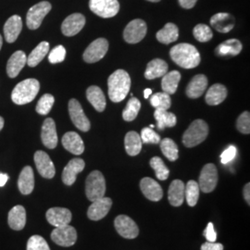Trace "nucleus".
<instances>
[{"mask_svg":"<svg viewBox=\"0 0 250 250\" xmlns=\"http://www.w3.org/2000/svg\"><path fill=\"white\" fill-rule=\"evenodd\" d=\"M146 23L141 19H135L125 27L124 38L129 44H136L143 40L146 35Z\"/></svg>","mask_w":250,"mask_h":250,"instance_id":"6e6552de","label":"nucleus"},{"mask_svg":"<svg viewBox=\"0 0 250 250\" xmlns=\"http://www.w3.org/2000/svg\"><path fill=\"white\" fill-rule=\"evenodd\" d=\"M241 42L237 39H229L216 47L215 52L219 56H237L241 52Z\"/></svg>","mask_w":250,"mask_h":250,"instance_id":"f704fd0d","label":"nucleus"},{"mask_svg":"<svg viewBox=\"0 0 250 250\" xmlns=\"http://www.w3.org/2000/svg\"><path fill=\"white\" fill-rule=\"evenodd\" d=\"M108 43L105 38H99L93 41L83 52V61L87 63L98 62L107 54Z\"/></svg>","mask_w":250,"mask_h":250,"instance_id":"9b49d317","label":"nucleus"},{"mask_svg":"<svg viewBox=\"0 0 250 250\" xmlns=\"http://www.w3.org/2000/svg\"><path fill=\"white\" fill-rule=\"evenodd\" d=\"M89 8L101 18H112L118 14L120 4L118 0H90Z\"/></svg>","mask_w":250,"mask_h":250,"instance_id":"0eeeda50","label":"nucleus"},{"mask_svg":"<svg viewBox=\"0 0 250 250\" xmlns=\"http://www.w3.org/2000/svg\"><path fill=\"white\" fill-rule=\"evenodd\" d=\"M8 223L9 227L15 231H21L26 224V210L22 206L13 207L9 212Z\"/></svg>","mask_w":250,"mask_h":250,"instance_id":"a878e982","label":"nucleus"},{"mask_svg":"<svg viewBox=\"0 0 250 250\" xmlns=\"http://www.w3.org/2000/svg\"><path fill=\"white\" fill-rule=\"evenodd\" d=\"M125 150L129 156H137L142 149V140L136 132H129L125 135Z\"/></svg>","mask_w":250,"mask_h":250,"instance_id":"2f4dec72","label":"nucleus"},{"mask_svg":"<svg viewBox=\"0 0 250 250\" xmlns=\"http://www.w3.org/2000/svg\"><path fill=\"white\" fill-rule=\"evenodd\" d=\"M51 4L47 1H42L33 6L28 10L26 16V24L30 30L38 29L43 20L51 10Z\"/></svg>","mask_w":250,"mask_h":250,"instance_id":"423d86ee","label":"nucleus"},{"mask_svg":"<svg viewBox=\"0 0 250 250\" xmlns=\"http://www.w3.org/2000/svg\"><path fill=\"white\" fill-rule=\"evenodd\" d=\"M201 250H224V246L216 242H206L201 246Z\"/></svg>","mask_w":250,"mask_h":250,"instance_id":"603ef678","label":"nucleus"},{"mask_svg":"<svg viewBox=\"0 0 250 250\" xmlns=\"http://www.w3.org/2000/svg\"><path fill=\"white\" fill-rule=\"evenodd\" d=\"M118 233L126 239H134L138 236L139 228L135 222L127 215H119L114 221Z\"/></svg>","mask_w":250,"mask_h":250,"instance_id":"f8f14e48","label":"nucleus"},{"mask_svg":"<svg viewBox=\"0 0 250 250\" xmlns=\"http://www.w3.org/2000/svg\"><path fill=\"white\" fill-rule=\"evenodd\" d=\"M141 140L145 144H159L161 142V136L153 131L151 128H144L141 131Z\"/></svg>","mask_w":250,"mask_h":250,"instance_id":"de8ad7c7","label":"nucleus"},{"mask_svg":"<svg viewBox=\"0 0 250 250\" xmlns=\"http://www.w3.org/2000/svg\"><path fill=\"white\" fill-rule=\"evenodd\" d=\"M185 188L186 185L181 180H174L171 182L168 191V199L170 205L173 207L183 205L185 200Z\"/></svg>","mask_w":250,"mask_h":250,"instance_id":"cd10ccee","label":"nucleus"},{"mask_svg":"<svg viewBox=\"0 0 250 250\" xmlns=\"http://www.w3.org/2000/svg\"><path fill=\"white\" fill-rule=\"evenodd\" d=\"M147 1H150V2H160L161 0H147Z\"/></svg>","mask_w":250,"mask_h":250,"instance_id":"052dcab7","label":"nucleus"},{"mask_svg":"<svg viewBox=\"0 0 250 250\" xmlns=\"http://www.w3.org/2000/svg\"><path fill=\"white\" fill-rule=\"evenodd\" d=\"M35 163L36 169L42 177L52 179L56 174L54 163L45 152L39 150L35 154Z\"/></svg>","mask_w":250,"mask_h":250,"instance_id":"4468645a","label":"nucleus"},{"mask_svg":"<svg viewBox=\"0 0 250 250\" xmlns=\"http://www.w3.org/2000/svg\"><path fill=\"white\" fill-rule=\"evenodd\" d=\"M86 98L91 105L96 108V110H98L99 112L104 111L107 102L104 93L99 86L92 85L88 87L86 90Z\"/></svg>","mask_w":250,"mask_h":250,"instance_id":"7c9ffc66","label":"nucleus"},{"mask_svg":"<svg viewBox=\"0 0 250 250\" xmlns=\"http://www.w3.org/2000/svg\"><path fill=\"white\" fill-rule=\"evenodd\" d=\"M41 139L45 147L49 149H54L58 145V134L53 119H45L42 125Z\"/></svg>","mask_w":250,"mask_h":250,"instance_id":"6ab92c4d","label":"nucleus"},{"mask_svg":"<svg viewBox=\"0 0 250 250\" xmlns=\"http://www.w3.org/2000/svg\"><path fill=\"white\" fill-rule=\"evenodd\" d=\"M208 134V126L203 120L194 121L183 135V143L188 147H194L205 141Z\"/></svg>","mask_w":250,"mask_h":250,"instance_id":"20e7f679","label":"nucleus"},{"mask_svg":"<svg viewBox=\"0 0 250 250\" xmlns=\"http://www.w3.org/2000/svg\"><path fill=\"white\" fill-rule=\"evenodd\" d=\"M243 195H244V198L247 201V203L250 205V184L248 183L245 187H244V190H243Z\"/></svg>","mask_w":250,"mask_h":250,"instance_id":"5fc2aeb1","label":"nucleus"},{"mask_svg":"<svg viewBox=\"0 0 250 250\" xmlns=\"http://www.w3.org/2000/svg\"><path fill=\"white\" fill-rule=\"evenodd\" d=\"M149 164L152 167V169L155 170L157 178L161 181H165L167 180L169 175H170V170L165 165V163L161 160L160 157H154L152 158Z\"/></svg>","mask_w":250,"mask_h":250,"instance_id":"a19ab883","label":"nucleus"},{"mask_svg":"<svg viewBox=\"0 0 250 250\" xmlns=\"http://www.w3.org/2000/svg\"><path fill=\"white\" fill-rule=\"evenodd\" d=\"M112 206V200L109 197H101L92 202L88 208L87 216L91 221H99L107 216Z\"/></svg>","mask_w":250,"mask_h":250,"instance_id":"2eb2a0df","label":"nucleus"},{"mask_svg":"<svg viewBox=\"0 0 250 250\" xmlns=\"http://www.w3.org/2000/svg\"><path fill=\"white\" fill-rule=\"evenodd\" d=\"M27 250H50L45 238L40 235H33L27 243Z\"/></svg>","mask_w":250,"mask_h":250,"instance_id":"a18cd8bd","label":"nucleus"},{"mask_svg":"<svg viewBox=\"0 0 250 250\" xmlns=\"http://www.w3.org/2000/svg\"><path fill=\"white\" fill-rule=\"evenodd\" d=\"M106 181L99 170H94L85 181V195L91 202L105 197Z\"/></svg>","mask_w":250,"mask_h":250,"instance_id":"39448f33","label":"nucleus"},{"mask_svg":"<svg viewBox=\"0 0 250 250\" xmlns=\"http://www.w3.org/2000/svg\"><path fill=\"white\" fill-rule=\"evenodd\" d=\"M48 51H49V44L45 41L41 42L27 57V64L30 67H36L44 60Z\"/></svg>","mask_w":250,"mask_h":250,"instance_id":"e433bc0d","label":"nucleus"},{"mask_svg":"<svg viewBox=\"0 0 250 250\" xmlns=\"http://www.w3.org/2000/svg\"><path fill=\"white\" fill-rule=\"evenodd\" d=\"M197 0H179V4L184 9H192L195 7Z\"/></svg>","mask_w":250,"mask_h":250,"instance_id":"864d4df0","label":"nucleus"},{"mask_svg":"<svg viewBox=\"0 0 250 250\" xmlns=\"http://www.w3.org/2000/svg\"><path fill=\"white\" fill-rule=\"evenodd\" d=\"M40 89L36 79H26L19 83L11 93V99L17 105H25L36 99Z\"/></svg>","mask_w":250,"mask_h":250,"instance_id":"7ed1b4c3","label":"nucleus"},{"mask_svg":"<svg viewBox=\"0 0 250 250\" xmlns=\"http://www.w3.org/2000/svg\"><path fill=\"white\" fill-rule=\"evenodd\" d=\"M46 220L55 227L68 225L72 221V212L65 208H51L45 213Z\"/></svg>","mask_w":250,"mask_h":250,"instance_id":"dca6fc26","label":"nucleus"},{"mask_svg":"<svg viewBox=\"0 0 250 250\" xmlns=\"http://www.w3.org/2000/svg\"><path fill=\"white\" fill-rule=\"evenodd\" d=\"M63 146L67 151L74 155H81L84 151V144L80 135L75 132H68L63 135Z\"/></svg>","mask_w":250,"mask_h":250,"instance_id":"412c9836","label":"nucleus"},{"mask_svg":"<svg viewBox=\"0 0 250 250\" xmlns=\"http://www.w3.org/2000/svg\"><path fill=\"white\" fill-rule=\"evenodd\" d=\"M161 149L163 155L169 161H175L178 159V146L172 139L170 138L163 139L161 142Z\"/></svg>","mask_w":250,"mask_h":250,"instance_id":"4c0bfd02","label":"nucleus"},{"mask_svg":"<svg viewBox=\"0 0 250 250\" xmlns=\"http://www.w3.org/2000/svg\"><path fill=\"white\" fill-rule=\"evenodd\" d=\"M168 72V64L161 59H155L148 62L145 72V77L147 80H153L164 76Z\"/></svg>","mask_w":250,"mask_h":250,"instance_id":"c85d7f7f","label":"nucleus"},{"mask_svg":"<svg viewBox=\"0 0 250 250\" xmlns=\"http://www.w3.org/2000/svg\"><path fill=\"white\" fill-rule=\"evenodd\" d=\"M203 234L205 236L207 241L216 242L217 240V233L215 232L214 225L212 223H208L206 227Z\"/></svg>","mask_w":250,"mask_h":250,"instance_id":"3c124183","label":"nucleus"},{"mask_svg":"<svg viewBox=\"0 0 250 250\" xmlns=\"http://www.w3.org/2000/svg\"><path fill=\"white\" fill-rule=\"evenodd\" d=\"M85 24V18L81 13H73L64 20L62 32L66 36H76Z\"/></svg>","mask_w":250,"mask_h":250,"instance_id":"f3484780","label":"nucleus"},{"mask_svg":"<svg viewBox=\"0 0 250 250\" xmlns=\"http://www.w3.org/2000/svg\"><path fill=\"white\" fill-rule=\"evenodd\" d=\"M199 186L198 183L191 180L188 183L185 188V199H187L188 206L195 207L197 205L198 198H199Z\"/></svg>","mask_w":250,"mask_h":250,"instance_id":"58836bf2","label":"nucleus"},{"mask_svg":"<svg viewBox=\"0 0 250 250\" xmlns=\"http://www.w3.org/2000/svg\"><path fill=\"white\" fill-rule=\"evenodd\" d=\"M141 108L140 101L135 98H132L128 101L125 110L123 111V118L126 122H133L138 115Z\"/></svg>","mask_w":250,"mask_h":250,"instance_id":"ea45409f","label":"nucleus"},{"mask_svg":"<svg viewBox=\"0 0 250 250\" xmlns=\"http://www.w3.org/2000/svg\"><path fill=\"white\" fill-rule=\"evenodd\" d=\"M54 102H55V99L52 95L45 94L44 96H42L41 99H39L36 105V112L39 113L40 115H47L53 107Z\"/></svg>","mask_w":250,"mask_h":250,"instance_id":"37998d69","label":"nucleus"},{"mask_svg":"<svg viewBox=\"0 0 250 250\" xmlns=\"http://www.w3.org/2000/svg\"><path fill=\"white\" fill-rule=\"evenodd\" d=\"M27 63V56L23 51H16L12 54L7 63V73L9 78H15Z\"/></svg>","mask_w":250,"mask_h":250,"instance_id":"b1692460","label":"nucleus"},{"mask_svg":"<svg viewBox=\"0 0 250 250\" xmlns=\"http://www.w3.org/2000/svg\"><path fill=\"white\" fill-rule=\"evenodd\" d=\"M237 130L244 134H249L250 133V114L249 111L243 112L238 117L236 122Z\"/></svg>","mask_w":250,"mask_h":250,"instance_id":"49530a36","label":"nucleus"},{"mask_svg":"<svg viewBox=\"0 0 250 250\" xmlns=\"http://www.w3.org/2000/svg\"><path fill=\"white\" fill-rule=\"evenodd\" d=\"M236 154H237L236 147L234 146H229L221 155L222 163L223 164H228L229 162H231L235 158Z\"/></svg>","mask_w":250,"mask_h":250,"instance_id":"8fccbe9b","label":"nucleus"},{"mask_svg":"<svg viewBox=\"0 0 250 250\" xmlns=\"http://www.w3.org/2000/svg\"><path fill=\"white\" fill-rule=\"evenodd\" d=\"M8 180H9V175L7 173L0 172V188L5 187V185L7 184Z\"/></svg>","mask_w":250,"mask_h":250,"instance_id":"6e6d98bb","label":"nucleus"},{"mask_svg":"<svg viewBox=\"0 0 250 250\" xmlns=\"http://www.w3.org/2000/svg\"><path fill=\"white\" fill-rule=\"evenodd\" d=\"M84 161L79 158L72 159V161H69L62 171L63 183L66 186H72L76 181L78 173L84 169Z\"/></svg>","mask_w":250,"mask_h":250,"instance_id":"a211bd4d","label":"nucleus"},{"mask_svg":"<svg viewBox=\"0 0 250 250\" xmlns=\"http://www.w3.org/2000/svg\"><path fill=\"white\" fill-rule=\"evenodd\" d=\"M227 97V89L221 83H215L209 87L206 94V102L210 106H217L223 103Z\"/></svg>","mask_w":250,"mask_h":250,"instance_id":"c756f323","label":"nucleus"},{"mask_svg":"<svg viewBox=\"0 0 250 250\" xmlns=\"http://www.w3.org/2000/svg\"><path fill=\"white\" fill-rule=\"evenodd\" d=\"M193 35L199 42H208L213 36L212 31L209 26H208L206 24H202V23L197 24V26L194 28Z\"/></svg>","mask_w":250,"mask_h":250,"instance_id":"c03bdc74","label":"nucleus"},{"mask_svg":"<svg viewBox=\"0 0 250 250\" xmlns=\"http://www.w3.org/2000/svg\"><path fill=\"white\" fill-rule=\"evenodd\" d=\"M208 86V79L205 75L198 74L192 78L187 87V96L189 99H198L205 92Z\"/></svg>","mask_w":250,"mask_h":250,"instance_id":"bb28decb","label":"nucleus"},{"mask_svg":"<svg viewBox=\"0 0 250 250\" xmlns=\"http://www.w3.org/2000/svg\"><path fill=\"white\" fill-rule=\"evenodd\" d=\"M2 44H3V39H2V36L0 35V49L2 47Z\"/></svg>","mask_w":250,"mask_h":250,"instance_id":"bf43d9fd","label":"nucleus"},{"mask_svg":"<svg viewBox=\"0 0 250 250\" xmlns=\"http://www.w3.org/2000/svg\"><path fill=\"white\" fill-rule=\"evenodd\" d=\"M51 239L61 247H72L77 240V232L70 224L61 227H56L51 232Z\"/></svg>","mask_w":250,"mask_h":250,"instance_id":"1a4fd4ad","label":"nucleus"},{"mask_svg":"<svg viewBox=\"0 0 250 250\" xmlns=\"http://www.w3.org/2000/svg\"><path fill=\"white\" fill-rule=\"evenodd\" d=\"M171 60L184 69L196 68L200 63V54L196 46L187 43L174 45L170 51Z\"/></svg>","mask_w":250,"mask_h":250,"instance_id":"f257e3e1","label":"nucleus"},{"mask_svg":"<svg viewBox=\"0 0 250 250\" xmlns=\"http://www.w3.org/2000/svg\"><path fill=\"white\" fill-rule=\"evenodd\" d=\"M22 30V21L18 15H13L8 19L4 25V36L8 43H13L17 40Z\"/></svg>","mask_w":250,"mask_h":250,"instance_id":"4be33fe9","label":"nucleus"},{"mask_svg":"<svg viewBox=\"0 0 250 250\" xmlns=\"http://www.w3.org/2000/svg\"><path fill=\"white\" fill-rule=\"evenodd\" d=\"M140 188L144 196L150 201H160L163 197V190L160 184L149 177H145L141 180Z\"/></svg>","mask_w":250,"mask_h":250,"instance_id":"aec40b11","label":"nucleus"},{"mask_svg":"<svg viewBox=\"0 0 250 250\" xmlns=\"http://www.w3.org/2000/svg\"><path fill=\"white\" fill-rule=\"evenodd\" d=\"M18 188L22 195H30L35 188V174L30 167H24L20 173L18 179Z\"/></svg>","mask_w":250,"mask_h":250,"instance_id":"393cba45","label":"nucleus"},{"mask_svg":"<svg viewBox=\"0 0 250 250\" xmlns=\"http://www.w3.org/2000/svg\"><path fill=\"white\" fill-rule=\"evenodd\" d=\"M152 90L150 88H147V89L144 91V95H145V99H148L150 96H151Z\"/></svg>","mask_w":250,"mask_h":250,"instance_id":"4d7b16f0","label":"nucleus"},{"mask_svg":"<svg viewBox=\"0 0 250 250\" xmlns=\"http://www.w3.org/2000/svg\"><path fill=\"white\" fill-rule=\"evenodd\" d=\"M4 124H5L4 119H3L2 117H0V131L3 129V127H4Z\"/></svg>","mask_w":250,"mask_h":250,"instance_id":"13d9d810","label":"nucleus"},{"mask_svg":"<svg viewBox=\"0 0 250 250\" xmlns=\"http://www.w3.org/2000/svg\"><path fill=\"white\" fill-rule=\"evenodd\" d=\"M66 57V49L63 45H57L48 55V61L52 64L62 62Z\"/></svg>","mask_w":250,"mask_h":250,"instance_id":"09e8293b","label":"nucleus"},{"mask_svg":"<svg viewBox=\"0 0 250 250\" xmlns=\"http://www.w3.org/2000/svg\"><path fill=\"white\" fill-rule=\"evenodd\" d=\"M178 27L171 22L165 24V26L160 30L156 35L158 41H160L162 44H166V45L176 41L178 39Z\"/></svg>","mask_w":250,"mask_h":250,"instance_id":"473e14b6","label":"nucleus"},{"mask_svg":"<svg viewBox=\"0 0 250 250\" xmlns=\"http://www.w3.org/2000/svg\"><path fill=\"white\" fill-rule=\"evenodd\" d=\"M210 24L219 33L226 34L232 31L234 26V18L229 13L220 12L211 17Z\"/></svg>","mask_w":250,"mask_h":250,"instance_id":"5701e85b","label":"nucleus"},{"mask_svg":"<svg viewBox=\"0 0 250 250\" xmlns=\"http://www.w3.org/2000/svg\"><path fill=\"white\" fill-rule=\"evenodd\" d=\"M108 97L112 102H121L127 97L131 87V78L125 70H117L108 80Z\"/></svg>","mask_w":250,"mask_h":250,"instance_id":"f03ea898","label":"nucleus"},{"mask_svg":"<svg viewBox=\"0 0 250 250\" xmlns=\"http://www.w3.org/2000/svg\"><path fill=\"white\" fill-rule=\"evenodd\" d=\"M161 81V88L164 93L168 95H173L178 88V83L181 80V74L178 71H172L167 72L164 76H162Z\"/></svg>","mask_w":250,"mask_h":250,"instance_id":"72a5a7b5","label":"nucleus"},{"mask_svg":"<svg viewBox=\"0 0 250 250\" xmlns=\"http://www.w3.org/2000/svg\"><path fill=\"white\" fill-rule=\"evenodd\" d=\"M69 114L73 125L82 132H88L90 130V122L85 116L83 107L78 100L72 99L69 102Z\"/></svg>","mask_w":250,"mask_h":250,"instance_id":"ddd939ff","label":"nucleus"},{"mask_svg":"<svg viewBox=\"0 0 250 250\" xmlns=\"http://www.w3.org/2000/svg\"><path fill=\"white\" fill-rule=\"evenodd\" d=\"M218 171L214 164H206L200 172L198 186L199 189L204 193H211L217 187Z\"/></svg>","mask_w":250,"mask_h":250,"instance_id":"9d476101","label":"nucleus"},{"mask_svg":"<svg viewBox=\"0 0 250 250\" xmlns=\"http://www.w3.org/2000/svg\"><path fill=\"white\" fill-rule=\"evenodd\" d=\"M150 103L152 107L156 109H169L171 105V99L170 95L162 92V93H156L152 95L150 98Z\"/></svg>","mask_w":250,"mask_h":250,"instance_id":"79ce46f5","label":"nucleus"},{"mask_svg":"<svg viewBox=\"0 0 250 250\" xmlns=\"http://www.w3.org/2000/svg\"><path fill=\"white\" fill-rule=\"evenodd\" d=\"M154 117L158 123V128L160 130L174 127L177 123L176 116L171 112H168L166 109H156Z\"/></svg>","mask_w":250,"mask_h":250,"instance_id":"c9c22d12","label":"nucleus"}]
</instances>
